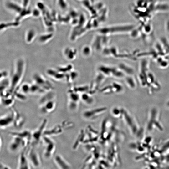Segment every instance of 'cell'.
Instances as JSON below:
<instances>
[{"label": "cell", "mask_w": 169, "mask_h": 169, "mask_svg": "<svg viewBox=\"0 0 169 169\" xmlns=\"http://www.w3.org/2000/svg\"><path fill=\"white\" fill-rule=\"evenodd\" d=\"M24 118L18 112L16 117L13 125L16 127H20L24 124Z\"/></svg>", "instance_id": "15"}, {"label": "cell", "mask_w": 169, "mask_h": 169, "mask_svg": "<svg viewBox=\"0 0 169 169\" xmlns=\"http://www.w3.org/2000/svg\"><path fill=\"white\" fill-rule=\"evenodd\" d=\"M19 24L18 22L16 21L14 22L2 23H0V32L12 26H17Z\"/></svg>", "instance_id": "16"}, {"label": "cell", "mask_w": 169, "mask_h": 169, "mask_svg": "<svg viewBox=\"0 0 169 169\" xmlns=\"http://www.w3.org/2000/svg\"><path fill=\"white\" fill-rule=\"evenodd\" d=\"M2 141L1 137V136L0 135V151L1 150V147L2 146Z\"/></svg>", "instance_id": "34"}, {"label": "cell", "mask_w": 169, "mask_h": 169, "mask_svg": "<svg viewBox=\"0 0 169 169\" xmlns=\"http://www.w3.org/2000/svg\"><path fill=\"white\" fill-rule=\"evenodd\" d=\"M126 82L127 85L131 88H134L135 86L134 81L133 78L128 77L126 79Z\"/></svg>", "instance_id": "21"}, {"label": "cell", "mask_w": 169, "mask_h": 169, "mask_svg": "<svg viewBox=\"0 0 169 169\" xmlns=\"http://www.w3.org/2000/svg\"><path fill=\"white\" fill-rule=\"evenodd\" d=\"M31 12L29 10H26L25 9H22L21 12L20 13V15L17 17L16 19V21L18 22L20 19L23 16L29 14Z\"/></svg>", "instance_id": "20"}, {"label": "cell", "mask_w": 169, "mask_h": 169, "mask_svg": "<svg viewBox=\"0 0 169 169\" xmlns=\"http://www.w3.org/2000/svg\"><path fill=\"white\" fill-rule=\"evenodd\" d=\"M28 1V0H23V6L24 8H25L27 6Z\"/></svg>", "instance_id": "31"}, {"label": "cell", "mask_w": 169, "mask_h": 169, "mask_svg": "<svg viewBox=\"0 0 169 169\" xmlns=\"http://www.w3.org/2000/svg\"><path fill=\"white\" fill-rule=\"evenodd\" d=\"M38 8L42 10H44V5L41 3H38Z\"/></svg>", "instance_id": "30"}, {"label": "cell", "mask_w": 169, "mask_h": 169, "mask_svg": "<svg viewBox=\"0 0 169 169\" xmlns=\"http://www.w3.org/2000/svg\"><path fill=\"white\" fill-rule=\"evenodd\" d=\"M78 22V20L76 19H74L72 21V23L73 24H76Z\"/></svg>", "instance_id": "35"}, {"label": "cell", "mask_w": 169, "mask_h": 169, "mask_svg": "<svg viewBox=\"0 0 169 169\" xmlns=\"http://www.w3.org/2000/svg\"><path fill=\"white\" fill-rule=\"evenodd\" d=\"M31 85L27 84H23L20 88V92L26 95L30 93Z\"/></svg>", "instance_id": "18"}, {"label": "cell", "mask_w": 169, "mask_h": 169, "mask_svg": "<svg viewBox=\"0 0 169 169\" xmlns=\"http://www.w3.org/2000/svg\"><path fill=\"white\" fill-rule=\"evenodd\" d=\"M40 112L44 115L52 113L55 110L56 103L55 99L49 100L39 105Z\"/></svg>", "instance_id": "9"}, {"label": "cell", "mask_w": 169, "mask_h": 169, "mask_svg": "<svg viewBox=\"0 0 169 169\" xmlns=\"http://www.w3.org/2000/svg\"><path fill=\"white\" fill-rule=\"evenodd\" d=\"M27 155L31 165L33 167L38 168L41 166V161L40 156L34 148H30Z\"/></svg>", "instance_id": "7"}, {"label": "cell", "mask_w": 169, "mask_h": 169, "mask_svg": "<svg viewBox=\"0 0 169 169\" xmlns=\"http://www.w3.org/2000/svg\"><path fill=\"white\" fill-rule=\"evenodd\" d=\"M59 4L63 9L65 8L66 7V4L64 0H59Z\"/></svg>", "instance_id": "26"}, {"label": "cell", "mask_w": 169, "mask_h": 169, "mask_svg": "<svg viewBox=\"0 0 169 169\" xmlns=\"http://www.w3.org/2000/svg\"><path fill=\"white\" fill-rule=\"evenodd\" d=\"M134 28L132 24H124L107 26L99 29V34L108 36L110 34L129 33Z\"/></svg>", "instance_id": "2"}, {"label": "cell", "mask_w": 169, "mask_h": 169, "mask_svg": "<svg viewBox=\"0 0 169 169\" xmlns=\"http://www.w3.org/2000/svg\"><path fill=\"white\" fill-rule=\"evenodd\" d=\"M25 63L22 58L18 59L16 61L14 69L11 77L9 85V92L13 94L17 90L22 80L25 71Z\"/></svg>", "instance_id": "1"}, {"label": "cell", "mask_w": 169, "mask_h": 169, "mask_svg": "<svg viewBox=\"0 0 169 169\" xmlns=\"http://www.w3.org/2000/svg\"><path fill=\"white\" fill-rule=\"evenodd\" d=\"M12 137L13 138L8 144V149L10 152L13 153H18L26 148L30 142L18 137Z\"/></svg>", "instance_id": "3"}, {"label": "cell", "mask_w": 169, "mask_h": 169, "mask_svg": "<svg viewBox=\"0 0 169 169\" xmlns=\"http://www.w3.org/2000/svg\"><path fill=\"white\" fill-rule=\"evenodd\" d=\"M12 136H15L24 139L29 142L31 140V132L28 130L19 131H13L9 133Z\"/></svg>", "instance_id": "13"}, {"label": "cell", "mask_w": 169, "mask_h": 169, "mask_svg": "<svg viewBox=\"0 0 169 169\" xmlns=\"http://www.w3.org/2000/svg\"><path fill=\"white\" fill-rule=\"evenodd\" d=\"M150 26L149 25H147L146 26L145 28V29L146 32H149L150 29Z\"/></svg>", "instance_id": "33"}, {"label": "cell", "mask_w": 169, "mask_h": 169, "mask_svg": "<svg viewBox=\"0 0 169 169\" xmlns=\"http://www.w3.org/2000/svg\"><path fill=\"white\" fill-rule=\"evenodd\" d=\"M70 16L73 18H75L77 17L78 15V13L74 11H72L70 13Z\"/></svg>", "instance_id": "28"}, {"label": "cell", "mask_w": 169, "mask_h": 169, "mask_svg": "<svg viewBox=\"0 0 169 169\" xmlns=\"http://www.w3.org/2000/svg\"><path fill=\"white\" fill-rule=\"evenodd\" d=\"M52 35L53 34H52L43 35L40 37L39 40L41 42H44L52 37Z\"/></svg>", "instance_id": "22"}, {"label": "cell", "mask_w": 169, "mask_h": 169, "mask_svg": "<svg viewBox=\"0 0 169 169\" xmlns=\"http://www.w3.org/2000/svg\"><path fill=\"white\" fill-rule=\"evenodd\" d=\"M18 112L14 109L0 117V128L5 129L13 125Z\"/></svg>", "instance_id": "5"}, {"label": "cell", "mask_w": 169, "mask_h": 169, "mask_svg": "<svg viewBox=\"0 0 169 169\" xmlns=\"http://www.w3.org/2000/svg\"><path fill=\"white\" fill-rule=\"evenodd\" d=\"M39 14V11L37 9H35L33 11V14L35 16H38Z\"/></svg>", "instance_id": "29"}, {"label": "cell", "mask_w": 169, "mask_h": 169, "mask_svg": "<svg viewBox=\"0 0 169 169\" xmlns=\"http://www.w3.org/2000/svg\"><path fill=\"white\" fill-rule=\"evenodd\" d=\"M77 52L76 49L69 48H66L63 51L65 58L69 60H73L76 58Z\"/></svg>", "instance_id": "14"}, {"label": "cell", "mask_w": 169, "mask_h": 169, "mask_svg": "<svg viewBox=\"0 0 169 169\" xmlns=\"http://www.w3.org/2000/svg\"><path fill=\"white\" fill-rule=\"evenodd\" d=\"M168 8V6L166 5H158L155 8V9L158 10H166Z\"/></svg>", "instance_id": "25"}, {"label": "cell", "mask_w": 169, "mask_h": 169, "mask_svg": "<svg viewBox=\"0 0 169 169\" xmlns=\"http://www.w3.org/2000/svg\"><path fill=\"white\" fill-rule=\"evenodd\" d=\"M31 164L25 152V149L21 152L18 158V168L19 169H29L31 168Z\"/></svg>", "instance_id": "10"}, {"label": "cell", "mask_w": 169, "mask_h": 169, "mask_svg": "<svg viewBox=\"0 0 169 169\" xmlns=\"http://www.w3.org/2000/svg\"><path fill=\"white\" fill-rule=\"evenodd\" d=\"M34 34V32L33 30H30L28 32L27 37V41L28 42L31 41L33 37Z\"/></svg>", "instance_id": "24"}, {"label": "cell", "mask_w": 169, "mask_h": 169, "mask_svg": "<svg viewBox=\"0 0 169 169\" xmlns=\"http://www.w3.org/2000/svg\"><path fill=\"white\" fill-rule=\"evenodd\" d=\"M54 163L61 169H69L71 168L70 164L61 155L57 154L54 158Z\"/></svg>", "instance_id": "12"}, {"label": "cell", "mask_w": 169, "mask_h": 169, "mask_svg": "<svg viewBox=\"0 0 169 169\" xmlns=\"http://www.w3.org/2000/svg\"><path fill=\"white\" fill-rule=\"evenodd\" d=\"M7 7L17 12L20 13L22 9L17 4L12 2H8L7 4Z\"/></svg>", "instance_id": "17"}, {"label": "cell", "mask_w": 169, "mask_h": 169, "mask_svg": "<svg viewBox=\"0 0 169 169\" xmlns=\"http://www.w3.org/2000/svg\"><path fill=\"white\" fill-rule=\"evenodd\" d=\"M42 140L44 145V157L46 159H49L53 156L55 151V142L51 137L46 136H43Z\"/></svg>", "instance_id": "4"}, {"label": "cell", "mask_w": 169, "mask_h": 169, "mask_svg": "<svg viewBox=\"0 0 169 169\" xmlns=\"http://www.w3.org/2000/svg\"><path fill=\"white\" fill-rule=\"evenodd\" d=\"M48 123L46 119H44L41 123L39 127L31 132V140L35 143L38 142L42 139Z\"/></svg>", "instance_id": "8"}, {"label": "cell", "mask_w": 169, "mask_h": 169, "mask_svg": "<svg viewBox=\"0 0 169 169\" xmlns=\"http://www.w3.org/2000/svg\"><path fill=\"white\" fill-rule=\"evenodd\" d=\"M125 68V69L126 68V65H125L124 64H121ZM130 68L129 67H128V66H126V69H128ZM126 69H125L123 70L122 71L124 73L126 72Z\"/></svg>", "instance_id": "32"}, {"label": "cell", "mask_w": 169, "mask_h": 169, "mask_svg": "<svg viewBox=\"0 0 169 169\" xmlns=\"http://www.w3.org/2000/svg\"><path fill=\"white\" fill-rule=\"evenodd\" d=\"M167 30L169 31V21L167 23Z\"/></svg>", "instance_id": "36"}, {"label": "cell", "mask_w": 169, "mask_h": 169, "mask_svg": "<svg viewBox=\"0 0 169 169\" xmlns=\"http://www.w3.org/2000/svg\"><path fill=\"white\" fill-rule=\"evenodd\" d=\"M91 48V47L88 46H84L82 50V53L83 55L85 57L89 56L92 52Z\"/></svg>", "instance_id": "19"}, {"label": "cell", "mask_w": 169, "mask_h": 169, "mask_svg": "<svg viewBox=\"0 0 169 169\" xmlns=\"http://www.w3.org/2000/svg\"><path fill=\"white\" fill-rule=\"evenodd\" d=\"M7 76V72L4 70H0V82L5 79Z\"/></svg>", "instance_id": "23"}, {"label": "cell", "mask_w": 169, "mask_h": 169, "mask_svg": "<svg viewBox=\"0 0 169 169\" xmlns=\"http://www.w3.org/2000/svg\"><path fill=\"white\" fill-rule=\"evenodd\" d=\"M10 168L0 161V169H9Z\"/></svg>", "instance_id": "27"}, {"label": "cell", "mask_w": 169, "mask_h": 169, "mask_svg": "<svg viewBox=\"0 0 169 169\" xmlns=\"http://www.w3.org/2000/svg\"><path fill=\"white\" fill-rule=\"evenodd\" d=\"M33 78L34 83L40 86L45 91H48L51 90L52 88V85L49 84V83L48 81L43 76L38 74H36L34 76Z\"/></svg>", "instance_id": "11"}, {"label": "cell", "mask_w": 169, "mask_h": 169, "mask_svg": "<svg viewBox=\"0 0 169 169\" xmlns=\"http://www.w3.org/2000/svg\"><path fill=\"white\" fill-rule=\"evenodd\" d=\"M72 124L71 123L64 121L62 124L56 125L49 129L46 130L44 136L51 137L58 135L61 134L65 130L71 127Z\"/></svg>", "instance_id": "6"}]
</instances>
